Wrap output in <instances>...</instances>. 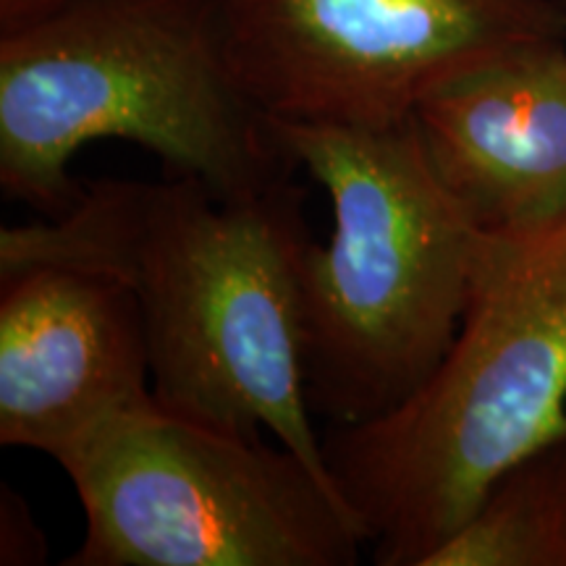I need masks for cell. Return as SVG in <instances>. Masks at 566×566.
<instances>
[{"mask_svg":"<svg viewBox=\"0 0 566 566\" xmlns=\"http://www.w3.org/2000/svg\"><path fill=\"white\" fill-rule=\"evenodd\" d=\"M310 242L294 179L242 200L179 174L95 179L63 216L3 226L0 275L66 265L124 283L160 407L271 433L336 485L304 394L300 271Z\"/></svg>","mask_w":566,"mask_h":566,"instance_id":"6da1fadb","label":"cell"},{"mask_svg":"<svg viewBox=\"0 0 566 566\" xmlns=\"http://www.w3.org/2000/svg\"><path fill=\"white\" fill-rule=\"evenodd\" d=\"M145 147L242 200L300 171L226 61L212 0H69L0 38V187L45 218L90 142Z\"/></svg>","mask_w":566,"mask_h":566,"instance_id":"7a4b0ae2","label":"cell"},{"mask_svg":"<svg viewBox=\"0 0 566 566\" xmlns=\"http://www.w3.org/2000/svg\"><path fill=\"white\" fill-rule=\"evenodd\" d=\"M566 441V221L483 233L459 331L378 420L328 424L325 462L373 562L424 566L483 495Z\"/></svg>","mask_w":566,"mask_h":566,"instance_id":"3957f363","label":"cell"},{"mask_svg":"<svg viewBox=\"0 0 566 566\" xmlns=\"http://www.w3.org/2000/svg\"><path fill=\"white\" fill-rule=\"evenodd\" d=\"M268 124L334 208V233L310 242L300 271L307 405L328 424L378 420L454 342L483 231L438 181L412 116L391 126Z\"/></svg>","mask_w":566,"mask_h":566,"instance_id":"277c9868","label":"cell"},{"mask_svg":"<svg viewBox=\"0 0 566 566\" xmlns=\"http://www.w3.org/2000/svg\"><path fill=\"white\" fill-rule=\"evenodd\" d=\"M59 464L84 509L66 566H352L367 546L338 488L292 449L155 396Z\"/></svg>","mask_w":566,"mask_h":566,"instance_id":"5b68a950","label":"cell"},{"mask_svg":"<svg viewBox=\"0 0 566 566\" xmlns=\"http://www.w3.org/2000/svg\"><path fill=\"white\" fill-rule=\"evenodd\" d=\"M226 61L265 118L391 126L438 84L537 38L548 0H212Z\"/></svg>","mask_w":566,"mask_h":566,"instance_id":"8992f818","label":"cell"},{"mask_svg":"<svg viewBox=\"0 0 566 566\" xmlns=\"http://www.w3.org/2000/svg\"><path fill=\"white\" fill-rule=\"evenodd\" d=\"M0 283V443L61 462L153 399L145 325L124 283L66 265Z\"/></svg>","mask_w":566,"mask_h":566,"instance_id":"52a82bcc","label":"cell"},{"mask_svg":"<svg viewBox=\"0 0 566 566\" xmlns=\"http://www.w3.org/2000/svg\"><path fill=\"white\" fill-rule=\"evenodd\" d=\"M438 181L483 233L566 221V48L509 45L449 76L412 113Z\"/></svg>","mask_w":566,"mask_h":566,"instance_id":"ba28073f","label":"cell"},{"mask_svg":"<svg viewBox=\"0 0 566 566\" xmlns=\"http://www.w3.org/2000/svg\"><path fill=\"white\" fill-rule=\"evenodd\" d=\"M424 566H566V441L509 470Z\"/></svg>","mask_w":566,"mask_h":566,"instance_id":"9c48e42d","label":"cell"},{"mask_svg":"<svg viewBox=\"0 0 566 566\" xmlns=\"http://www.w3.org/2000/svg\"><path fill=\"white\" fill-rule=\"evenodd\" d=\"M45 562V537L34 525L30 509L13 488L0 491V564H42Z\"/></svg>","mask_w":566,"mask_h":566,"instance_id":"30bf717a","label":"cell"},{"mask_svg":"<svg viewBox=\"0 0 566 566\" xmlns=\"http://www.w3.org/2000/svg\"><path fill=\"white\" fill-rule=\"evenodd\" d=\"M63 3H69V0H0V27L9 30V27L21 24V21L59 9Z\"/></svg>","mask_w":566,"mask_h":566,"instance_id":"8fae6325","label":"cell"}]
</instances>
